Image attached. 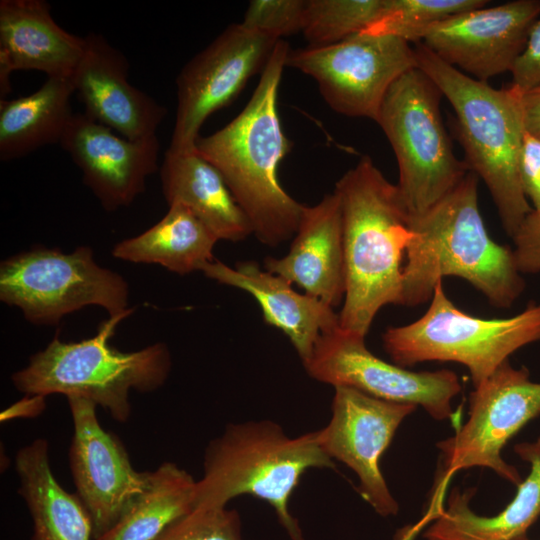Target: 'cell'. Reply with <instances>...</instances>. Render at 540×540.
<instances>
[{
  "mask_svg": "<svg viewBox=\"0 0 540 540\" xmlns=\"http://www.w3.org/2000/svg\"><path fill=\"white\" fill-rule=\"evenodd\" d=\"M289 50L283 39L277 43L247 105L221 129L200 136L194 148L220 172L253 234L270 247L295 235L304 209L278 178L279 164L292 146L278 114V90Z\"/></svg>",
  "mask_w": 540,
  "mask_h": 540,
  "instance_id": "6da1fadb",
  "label": "cell"
},
{
  "mask_svg": "<svg viewBox=\"0 0 540 540\" xmlns=\"http://www.w3.org/2000/svg\"><path fill=\"white\" fill-rule=\"evenodd\" d=\"M343 232L346 289L342 329L366 337L379 310L401 305L403 256L412 239L410 215L396 184L365 155L336 182Z\"/></svg>",
  "mask_w": 540,
  "mask_h": 540,
  "instance_id": "7a4b0ae2",
  "label": "cell"
},
{
  "mask_svg": "<svg viewBox=\"0 0 540 540\" xmlns=\"http://www.w3.org/2000/svg\"><path fill=\"white\" fill-rule=\"evenodd\" d=\"M410 227L401 305L429 301L447 276L466 280L498 308L510 307L523 292L513 249L492 240L484 225L475 173L469 171L430 209L410 217Z\"/></svg>",
  "mask_w": 540,
  "mask_h": 540,
  "instance_id": "3957f363",
  "label": "cell"
},
{
  "mask_svg": "<svg viewBox=\"0 0 540 540\" xmlns=\"http://www.w3.org/2000/svg\"><path fill=\"white\" fill-rule=\"evenodd\" d=\"M418 68L438 87L456 115V129L469 170L487 186L505 232L512 238L533 210L523 191L520 161L526 134L521 93L495 89L435 56L415 48Z\"/></svg>",
  "mask_w": 540,
  "mask_h": 540,
  "instance_id": "277c9868",
  "label": "cell"
},
{
  "mask_svg": "<svg viewBox=\"0 0 540 540\" xmlns=\"http://www.w3.org/2000/svg\"><path fill=\"white\" fill-rule=\"evenodd\" d=\"M311 468L335 469L317 431L292 438L271 420L229 423L205 449L194 506L226 507L231 499L250 495L271 505L290 540H304L289 499Z\"/></svg>",
  "mask_w": 540,
  "mask_h": 540,
  "instance_id": "5b68a950",
  "label": "cell"
},
{
  "mask_svg": "<svg viewBox=\"0 0 540 540\" xmlns=\"http://www.w3.org/2000/svg\"><path fill=\"white\" fill-rule=\"evenodd\" d=\"M132 313L109 316L94 336L80 341L67 342L56 335L11 375L13 386L25 395L85 398L119 423L127 422L130 392L156 391L172 368L170 351L163 342L135 351H121L110 344L118 324Z\"/></svg>",
  "mask_w": 540,
  "mask_h": 540,
  "instance_id": "8992f818",
  "label": "cell"
},
{
  "mask_svg": "<svg viewBox=\"0 0 540 540\" xmlns=\"http://www.w3.org/2000/svg\"><path fill=\"white\" fill-rule=\"evenodd\" d=\"M427 311L416 321L389 327L383 347L394 364L451 361L467 367L474 387L508 361L511 354L540 341V302L508 318L486 319L460 310L440 281Z\"/></svg>",
  "mask_w": 540,
  "mask_h": 540,
  "instance_id": "52a82bcc",
  "label": "cell"
},
{
  "mask_svg": "<svg viewBox=\"0 0 540 540\" xmlns=\"http://www.w3.org/2000/svg\"><path fill=\"white\" fill-rule=\"evenodd\" d=\"M442 96L421 69L413 68L392 84L375 121L394 151L396 185L410 217L430 209L470 171L453 152L440 111Z\"/></svg>",
  "mask_w": 540,
  "mask_h": 540,
  "instance_id": "ba28073f",
  "label": "cell"
},
{
  "mask_svg": "<svg viewBox=\"0 0 540 540\" xmlns=\"http://www.w3.org/2000/svg\"><path fill=\"white\" fill-rule=\"evenodd\" d=\"M0 300L37 326H55L87 306L109 316L133 310L125 278L100 266L89 246L69 253L39 246L6 258L0 264Z\"/></svg>",
  "mask_w": 540,
  "mask_h": 540,
  "instance_id": "9c48e42d",
  "label": "cell"
},
{
  "mask_svg": "<svg viewBox=\"0 0 540 540\" xmlns=\"http://www.w3.org/2000/svg\"><path fill=\"white\" fill-rule=\"evenodd\" d=\"M540 414V383L527 368L503 363L470 394L469 416L454 436L438 443L440 472L431 505L443 506L450 478L462 469L489 468L518 486L521 476L501 451L530 420Z\"/></svg>",
  "mask_w": 540,
  "mask_h": 540,
  "instance_id": "30bf717a",
  "label": "cell"
},
{
  "mask_svg": "<svg viewBox=\"0 0 540 540\" xmlns=\"http://www.w3.org/2000/svg\"><path fill=\"white\" fill-rule=\"evenodd\" d=\"M286 67L311 76L335 112L376 121L392 84L418 63L415 48L401 38L357 33L334 44L289 50Z\"/></svg>",
  "mask_w": 540,
  "mask_h": 540,
  "instance_id": "8fae6325",
  "label": "cell"
},
{
  "mask_svg": "<svg viewBox=\"0 0 540 540\" xmlns=\"http://www.w3.org/2000/svg\"><path fill=\"white\" fill-rule=\"evenodd\" d=\"M308 375L325 384L356 389L370 396L420 406L437 420L453 415L452 399L461 391L451 370L413 372L372 354L365 336L340 326L322 333L309 360Z\"/></svg>",
  "mask_w": 540,
  "mask_h": 540,
  "instance_id": "7c38bea8",
  "label": "cell"
},
{
  "mask_svg": "<svg viewBox=\"0 0 540 540\" xmlns=\"http://www.w3.org/2000/svg\"><path fill=\"white\" fill-rule=\"evenodd\" d=\"M279 41L234 23L193 56L176 78L177 109L168 150L194 151L207 118L262 73Z\"/></svg>",
  "mask_w": 540,
  "mask_h": 540,
  "instance_id": "4fadbf2b",
  "label": "cell"
},
{
  "mask_svg": "<svg viewBox=\"0 0 540 540\" xmlns=\"http://www.w3.org/2000/svg\"><path fill=\"white\" fill-rule=\"evenodd\" d=\"M67 402L73 422L69 467L97 540L147 488L151 471L133 467L121 440L99 423L94 402L75 396L67 397Z\"/></svg>",
  "mask_w": 540,
  "mask_h": 540,
  "instance_id": "5bb4252c",
  "label": "cell"
},
{
  "mask_svg": "<svg viewBox=\"0 0 540 540\" xmlns=\"http://www.w3.org/2000/svg\"><path fill=\"white\" fill-rule=\"evenodd\" d=\"M412 404L382 400L353 388L336 387L331 419L317 439L324 452L344 463L358 477L361 497L383 517L399 505L380 469V459L402 421L416 410Z\"/></svg>",
  "mask_w": 540,
  "mask_h": 540,
  "instance_id": "9a60e30c",
  "label": "cell"
},
{
  "mask_svg": "<svg viewBox=\"0 0 540 540\" xmlns=\"http://www.w3.org/2000/svg\"><path fill=\"white\" fill-rule=\"evenodd\" d=\"M539 15V0L484 6L435 24L420 43L445 63L487 82L511 71Z\"/></svg>",
  "mask_w": 540,
  "mask_h": 540,
  "instance_id": "2e32d148",
  "label": "cell"
},
{
  "mask_svg": "<svg viewBox=\"0 0 540 540\" xmlns=\"http://www.w3.org/2000/svg\"><path fill=\"white\" fill-rule=\"evenodd\" d=\"M59 144L80 169L83 183L108 212L131 205L158 170L157 135L130 140L84 112L73 114Z\"/></svg>",
  "mask_w": 540,
  "mask_h": 540,
  "instance_id": "e0dca14e",
  "label": "cell"
},
{
  "mask_svg": "<svg viewBox=\"0 0 540 540\" xmlns=\"http://www.w3.org/2000/svg\"><path fill=\"white\" fill-rule=\"evenodd\" d=\"M84 37V53L71 77L84 113L130 140L156 135L167 108L129 82L126 56L102 34Z\"/></svg>",
  "mask_w": 540,
  "mask_h": 540,
  "instance_id": "ac0fdd59",
  "label": "cell"
},
{
  "mask_svg": "<svg viewBox=\"0 0 540 540\" xmlns=\"http://www.w3.org/2000/svg\"><path fill=\"white\" fill-rule=\"evenodd\" d=\"M85 37L57 24L45 0L0 1V100L15 71L71 78L84 53Z\"/></svg>",
  "mask_w": 540,
  "mask_h": 540,
  "instance_id": "d6986e66",
  "label": "cell"
},
{
  "mask_svg": "<svg viewBox=\"0 0 540 540\" xmlns=\"http://www.w3.org/2000/svg\"><path fill=\"white\" fill-rule=\"evenodd\" d=\"M264 269L332 308L343 302L346 279L342 215L334 192L313 206L304 205L288 253L281 258L267 257Z\"/></svg>",
  "mask_w": 540,
  "mask_h": 540,
  "instance_id": "ffe728a7",
  "label": "cell"
},
{
  "mask_svg": "<svg viewBox=\"0 0 540 540\" xmlns=\"http://www.w3.org/2000/svg\"><path fill=\"white\" fill-rule=\"evenodd\" d=\"M201 272L209 279L254 297L265 322L289 338L302 363L311 357L320 335L339 326L334 308L316 297L296 292L292 283L261 269L255 261L237 262L230 267L214 259Z\"/></svg>",
  "mask_w": 540,
  "mask_h": 540,
  "instance_id": "44dd1931",
  "label": "cell"
},
{
  "mask_svg": "<svg viewBox=\"0 0 540 540\" xmlns=\"http://www.w3.org/2000/svg\"><path fill=\"white\" fill-rule=\"evenodd\" d=\"M159 172L168 206L187 207L219 240L237 242L253 234L220 172L195 151L167 149Z\"/></svg>",
  "mask_w": 540,
  "mask_h": 540,
  "instance_id": "7402d4cb",
  "label": "cell"
},
{
  "mask_svg": "<svg viewBox=\"0 0 540 540\" xmlns=\"http://www.w3.org/2000/svg\"><path fill=\"white\" fill-rule=\"evenodd\" d=\"M529 462V475L517 486L513 500L494 516H481L469 507L472 491H452L448 504L425 530L427 540H517L540 516V450L534 443L515 446Z\"/></svg>",
  "mask_w": 540,
  "mask_h": 540,
  "instance_id": "603a6c76",
  "label": "cell"
},
{
  "mask_svg": "<svg viewBox=\"0 0 540 540\" xmlns=\"http://www.w3.org/2000/svg\"><path fill=\"white\" fill-rule=\"evenodd\" d=\"M19 486L33 523L30 540H92L90 516L76 493L66 491L50 466L49 445L37 438L15 458Z\"/></svg>",
  "mask_w": 540,
  "mask_h": 540,
  "instance_id": "cb8c5ba5",
  "label": "cell"
},
{
  "mask_svg": "<svg viewBox=\"0 0 540 540\" xmlns=\"http://www.w3.org/2000/svg\"><path fill=\"white\" fill-rule=\"evenodd\" d=\"M71 78L47 77L33 93L0 100V160L11 161L60 143L74 114Z\"/></svg>",
  "mask_w": 540,
  "mask_h": 540,
  "instance_id": "d4e9b609",
  "label": "cell"
},
{
  "mask_svg": "<svg viewBox=\"0 0 540 540\" xmlns=\"http://www.w3.org/2000/svg\"><path fill=\"white\" fill-rule=\"evenodd\" d=\"M219 239L187 207L171 204L167 213L139 235L123 239L112 249L116 259L157 264L179 275L201 271L214 260Z\"/></svg>",
  "mask_w": 540,
  "mask_h": 540,
  "instance_id": "484cf974",
  "label": "cell"
},
{
  "mask_svg": "<svg viewBox=\"0 0 540 540\" xmlns=\"http://www.w3.org/2000/svg\"><path fill=\"white\" fill-rule=\"evenodd\" d=\"M197 480L173 462L151 471L147 488L116 525L97 540H154L195 506Z\"/></svg>",
  "mask_w": 540,
  "mask_h": 540,
  "instance_id": "4316f807",
  "label": "cell"
},
{
  "mask_svg": "<svg viewBox=\"0 0 540 540\" xmlns=\"http://www.w3.org/2000/svg\"><path fill=\"white\" fill-rule=\"evenodd\" d=\"M386 0H306L302 32L309 46H325L362 32Z\"/></svg>",
  "mask_w": 540,
  "mask_h": 540,
  "instance_id": "83f0119b",
  "label": "cell"
},
{
  "mask_svg": "<svg viewBox=\"0 0 540 540\" xmlns=\"http://www.w3.org/2000/svg\"><path fill=\"white\" fill-rule=\"evenodd\" d=\"M484 0H386L381 15L360 33L389 35L420 43L435 24L486 6Z\"/></svg>",
  "mask_w": 540,
  "mask_h": 540,
  "instance_id": "f1b7e54d",
  "label": "cell"
},
{
  "mask_svg": "<svg viewBox=\"0 0 540 540\" xmlns=\"http://www.w3.org/2000/svg\"><path fill=\"white\" fill-rule=\"evenodd\" d=\"M154 540H243L241 519L236 510L226 507L195 508Z\"/></svg>",
  "mask_w": 540,
  "mask_h": 540,
  "instance_id": "f546056e",
  "label": "cell"
},
{
  "mask_svg": "<svg viewBox=\"0 0 540 540\" xmlns=\"http://www.w3.org/2000/svg\"><path fill=\"white\" fill-rule=\"evenodd\" d=\"M306 0L250 1L242 22L245 28L282 40L302 31Z\"/></svg>",
  "mask_w": 540,
  "mask_h": 540,
  "instance_id": "4dcf8cb0",
  "label": "cell"
},
{
  "mask_svg": "<svg viewBox=\"0 0 540 540\" xmlns=\"http://www.w3.org/2000/svg\"><path fill=\"white\" fill-rule=\"evenodd\" d=\"M513 254L520 273L540 272V210L533 209L512 237Z\"/></svg>",
  "mask_w": 540,
  "mask_h": 540,
  "instance_id": "1f68e13d",
  "label": "cell"
},
{
  "mask_svg": "<svg viewBox=\"0 0 540 540\" xmlns=\"http://www.w3.org/2000/svg\"><path fill=\"white\" fill-rule=\"evenodd\" d=\"M510 72L511 86L521 94L540 87V19L531 27L526 45Z\"/></svg>",
  "mask_w": 540,
  "mask_h": 540,
  "instance_id": "d6a6232c",
  "label": "cell"
},
{
  "mask_svg": "<svg viewBox=\"0 0 540 540\" xmlns=\"http://www.w3.org/2000/svg\"><path fill=\"white\" fill-rule=\"evenodd\" d=\"M520 177L523 191L533 204V209L540 210V140L529 135L524 137Z\"/></svg>",
  "mask_w": 540,
  "mask_h": 540,
  "instance_id": "836d02e7",
  "label": "cell"
},
{
  "mask_svg": "<svg viewBox=\"0 0 540 540\" xmlns=\"http://www.w3.org/2000/svg\"><path fill=\"white\" fill-rule=\"evenodd\" d=\"M526 132L540 140V87L521 94Z\"/></svg>",
  "mask_w": 540,
  "mask_h": 540,
  "instance_id": "e575fe53",
  "label": "cell"
},
{
  "mask_svg": "<svg viewBox=\"0 0 540 540\" xmlns=\"http://www.w3.org/2000/svg\"><path fill=\"white\" fill-rule=\"evenodd\" d=\"M46 407V397L25 395V397L1 412V421L13 418H32L40 415Z\"/></svg>",
  "mask_w": 540,
  "mask_h": 540,
  "instance_id": "d590c367",
  "label": "cell"
},
{
  "mask_svg": "<svg viewBox=\"0 0 540 540\" xmlns=\"http://www.w3.org/2000/svg\"><path fill=\"white\" fill-rule=\"evenodd\" d=\"M438 515L439 512L428 508L423 517L420 518L416 523L408 524L399 529L394 535L393 540H415L417 536L425 529V527L429 523H432Z\"/></svg>",
  "mask_w": 540,
  "mask_h": 540,
  "instance_id": "8d00e7d4",
  "label": "cell"
},
{
  "mask_svg": "<svg viewBox=\"0 0 540 540\" xmlns=\"http://www.w3.org/2000/svg\"><path fill=\"white\" fill-rule=\"evenodd\" d=\"M534 445L540 450V437L534 442Z\"/></svg>",
  "mask_w": 540,
  "mask_h": 540,
  "instance_id": "74e56055",
  "label": "cell"
},
{
  "mask_svg": "<svg viewBox=\"0 0 540 540\" xmlns=\"http://www.w3.org/2000/svg\"><path fill=\"white\" fill-rule=\"evenodd\" d=\"M517 540H528L527 538L517 539Z\"/></svg>",
  "mask_w": 540,
  "mask_h": 540,
  "instance_id": "f35d334b",
  "label": "cell"
}]
</instances>
